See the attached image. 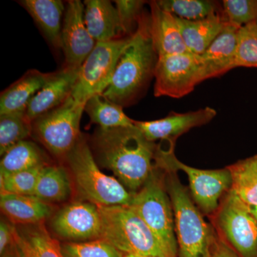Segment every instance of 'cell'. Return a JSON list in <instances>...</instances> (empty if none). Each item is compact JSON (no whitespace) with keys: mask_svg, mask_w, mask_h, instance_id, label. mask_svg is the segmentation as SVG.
<instances>
[{"mask_svg":"<svg viewBox=\"0 0 257 257\" xmlns=\"http://www.w3.org/2000/svg\"><path fill=\"white\" fill-rule=\"evenodd\" d=\"M249 210L257 221V207H249Z\"/></svg>","mask_w":257,"mask_h":257,"instance_id":"38","label":"cell"},{"mask_svg":"<svg viewBox=\"0 0 257 257\" xmlns=\"http://www.w3.org/2000/svg\"><path fill=\"white\" fill-rule=\"evenodd\" d=\"M174 215L178 257H213L215 233L204 220L175 172H165Z\"/></svg>","mask_w":257,"mask_h":257,"instance_id":"3","label":"cell"},{"mask_svg":"<svg viewBox=\"0 0 257 257\" xmlns=\"http://www.w3.org/2000/svg\"><path fill=\"white\" fill-rule=\"evenodd\" d=\"M84 111L89 115L92 123L104 130L130 127L135 125V120L125 114L123 106L109 101L102 94L89 98L84 105Z\"/></svg>","mask_w":257,"mask_h":257,"instance_id":"25","label":"cell"},{"mask_svg":"<svg viewBox=\"0 0 257 257\" xmlns=\"http://www.w3.org/2000/svg\"><path fill=\"white\" fill-rule=\"evenodd\" d=\"M175 143H169L167 149L158 145L155 167L165 172H184L188 177L194 202L203 212L212 215L219 208L222 198L231 189L229 170L227 167L221 170H199L184 165L175 156Z\"/></svg>","mask_w":257,"mask_h":257,"instance_id":"7","label":"cell"},{"mask_svg":"<svg viewBox=\"0 0 257 257\" xmlns=\"http://www.w3.org/2000/svg\"><path fill=\"white\" fill-rule=\"evenodd\" d=\"M51 225L57 236L72 242L101 239L100 213L90 202L67 204L56 213Z\"/></svg>","mask_w":257,"mask_h":257,"instance_id":"12","label":"cell"},{"mask_svg":"<svg viewBox=\"0 0 257 257\" xmlns=\"http://www.w3.org/2000/svg\"><path fill=\"white\" fill-rule=\"evenodd\" d=\"M123 257H152V256H143V255H138V254H123Z\"/></svg>","mask_w":257,"mask_h":257,"instance_id":"39","label":"cell"},{"mask_svg":"<svg viewBox=\"0 0 257 257\" xmlns=\"http://www.w3.org/2000/svg\"><path fill=\"white\" fill-rule=\"evenodd\" d=\"M31 69L7 88L0 96V114L25 112L29 103L52 76Z\"/></svg>","mask_w":257,"mask_h":257,"instance_id":"21","label":"cell"},{"mask_svg":"<svg viewBox=\"0 0 257 257\" xmlns=\"http://www.w3.org/2000/svg\"><path fill=\"white\" fill-rule=\"evenodd\" d=\"M222 15L228 25L240 29L257 22V0H224Z\"/></svg>","mask_w":257,"mask_h":257,"instance_id":"33","label":"cell"},{"mask_svg":"<svg viewBox=\"0 0 257 257\" xmlns=\"http://www.w3.org/2000/svg\"><path fill=\"white\" fill-rule=\"evenodd\" d=\"M154 77L155 96L183 97L203 82L200 56L187 52L158 57Z\"/></svg>","mask_w":257,"mask_h":257,"instance_id":"11","label":"cell"},{"mask_svg":"<svg viewBox=\"0 0 257 257\" xmlns=\"http://www.w3.org/2000/svg\"><path fill=\"white\" fill-rule=\"evenodd\" d=\"M48 164H43L30 170L17 172L12 175H0L1 194L33 195L42 170Z\"/></svg>","mask_w":257,"mask_h":257,"instance_id":"30","label":"cell"},{"mask_svg":"<svg viewBox=\"0 0 257 257\" xmlns=\"http://www.w3.org/2000/svg\"><path fill=\"white\" fill-rule=\"evenodd\" d=\"M18 231L13 224L2 219L0 222V254L6 252L17 243Z\"/></svg>","mask_w":257,"mask_h":257,"instance_id":"35","label":"cell"},{"mask_svg":"<svg viewBox=\"0 0 257 257\" xmlns=\"http://www.w3.org/2000/svg\"><path fill=\"white\" fill-rule=\"evenodd\" d=\"M157 2L162 10L176 18L189 21L204 20L222 13L220 5L209 0H159Z\"/></svg>","mask_w":257,"mask_h":257,"instance_id":"28","label":"cell"},{"mask_svg":"<svg viewBox=\"0 0 257 257\" xmlns=\"http://www.w3.org/2000/svg\"><path fill=\"white\" fill-rule=\"evenodd\" d=\"M157 60L150 35V15L143 14L102 95L115 104L127 105L154 77Z\"/></svg>","mask_w":257,"mask_h":257,"instance_id":"2","label":"cell"},{"mask_svg":"<svg viewBox=\"0 0 257 257\" xmlns=\"http://www.w3.org/2000/svg\"><path fill=\"white\" fill-rule=\"evenodd\" d=\"M30 226L17 234L18 244L29 256L64 257L60 242L51 236L43 224Z\"/></svg>","mask_w":257,"mask_h":257,"instance_id":"26","label":"cell"},{"mask_svg":"<svg viewBox=\"0 0 257 257\" xmlns=\"http://www.w3.org/2000/svg\"><path fill=\"white\" fill-rule=\"evenodd\" d=\"M101 239L122 254L171 257L143 219L130 206H98Z\"/></svg>","mask_w":257,"mask_h":257,"instance_id":"4","label":"cell"},{"mask_svg":"<svg viewBox=\"0 0 257 257\" xmlns=\"http://www.w3.org/2000/svg\"><path fill=\"white\" fill-rule=\"evenodd\" d=\"M19 245V244H18ZM19 247H20V254H21V257H30L28 256V254H27L25 252V251H24V250L23 249V248H22L21 247H20V245H19Z\"/></svg>","mask_w":257,"mask_h":257,"instance_id":"40","label":"cell"},{"mask_svg":"<svg viewBox=\"0 0 257 257\" xmlns=\"http://www.w3.org/2000/svg\"><path fill=\"white\" fill-rule=\"evenodd\" d=\"M176 18L187 50L197 55L207 50L227 25L222 13L197 21Z\"/></svg>","mask_w":257,"mask_h":257,"instance_id":"22","label":"cell"},{"mask_svg":"<svg viewBox=\"0 0 257 257\" xmlns=\"http://www.w3.org/2000/svg\"><path fill=\"white\" fill-rule=\"evenodd\" d=\"M69 172L62 166L47 165L42 170L34 197L46 203L62 202L72 194Z\"/></svg>","mask_w":257,"mask_h":257,"instance_id":"23","label":"cell"},{"mask_svg":"<svg viewBox=\"0 0 257 257\" xmlns=\"http://www.w3.org/2000/svg\"><path fill=\"white\" fill-rule=\"evenodd\" d=\"M239 29L226 28L200 56L202 81L220 77L235 68L234 60Z\"/></svg>","mask_w":257,"mask_h":257,"instance_id":"17","label":"cell"},{"mask_svg":"<svg viewBox=\"0 0 257 257\" xmlns=\"http://www.w3.org/2000/svg\"><path fill=\"white\" fill-rule=\"evenodd\" d=\"M231 174V189L243 203L257 207V155L228 166Z\"/></svg>","mask_w":257,"mask_h":257,"instance_id":"24","label":"cell"},{"mask_svg":"<svg viewBox=\"0 0 257 257\" xmlns=\"http://www.w3.org/2000/svg\"><path fill=\"white\" fill-rule=\"evenodd\" d=\"M47 164L46 157L36 144L25 140L2 156L0 175H9Z\"/></svg>","mask_w":257,"mask_h":257,"instance_id":"27","label":"cell"},{"mask_svg":"<svg viewBox=\"0 0 257 257\" xmlns=\"http://www.w3.org/2000/svg\"><path fill=\"white\" fill-rule=\"evenodd\" d=\"M213 257H241L217 234L214 236Z\"/></svg>","mask_w":257,"mask_h":257,"instance_id":"36","label":"cell"},{"mask_svg":"<svg viewBox=\"0 0 257 257\" xmlns=\"http://www.w3.org/2000/svg\"><path fill=\"white\" fill-rule=\"evenodd\" d=\"M2 212L13 224H42L52 215L53 207L34 196L5 194L0 196Z\"/></svg>","mask_w":257,"mask_h":257,"instance_id":"19","label":"cell"},{"mask_svg":"<svg viewBox=\"0 0 257 257\" xmlns=\"http://www.w3.org/2000/svg\"><path fill=\"white\" fill-rule=\"evenodd\" d=\"M216 115L215 109L206 106L187 113L172 112L166 117L153 121H135V125L150 141L166 140L175 143L181 135L210 122Z\"/></svg>","mask_w":257,"mask_h":257,"instance_id":"14","label":"cell"},{"mask_svg":"<svg viewBox=\"0 0 257 257\" xmlns=\"http://www.w3.org/2000/svg\"><path fill=\"white\" fill-rule=\"evenodd\" d=\"M84 20L88 31L96 42L121 38V27L116 7L108 0L84 2Z\"/></svg>","mask_w":257,"mask_h":257,"instance_id":"18","label":"cell"},{"mask_svg":"<svg viewBox=\"0 0 257 257\" xmlns=\"http://www.w3.org/2000/svg\"><path fill=\"white\" fill-rule=\"evenodd\" d=\"M64 257H123L114 246L103 239L64 243L61 244Z\"/></svg>","mask_w":257,"mask_h":257,"instance_id":"32","label":"cell"},{"mask_svg":"<svg viewBox=\"0 0 257 257\" xmlns=\"http://www.w3.org/2000/svg\"><path fill=\"white\" fill-rule=\"evenodd\" d=\"M84 3L67 2L62 29V50L67 68L79 69L96 46L84 20Z\"/></svg>","mask_w":257,"mask_h":257,"instance_id":"13","label":"cell"},{"mask_svg":"<svg viewBox=\"0 0 257 257\" xmlns=\"http://www.w3.org/2000/svg\"><path fill=\"white\" fill-rule=\"evenodd\" d=\"M216 233L241 257H257V221L231 189L211 215Z\"/></svg>","mask_w":257,"mask_h":257,"instance_id":"9","label":"cell"},{"mask_svg":"<svg viewBox=\"0 0 257 257\" xmlns=\"http://www.w3.org/2000/svg\"><path fill=\"white\" fill-rule=\"evenodd\" d=\"M92 143L99 163L111 170L133 194L143 187L155 170L158 145L147 140L135 125L99 128Z\"/></svg>","mask_w":257,"mask_h":257,"instance_id":"1","label":"cell"},{"mask_svg":"<svg viewBox=\"0 0 257 257\" xmlns=\"http://www.w3.org/2000/svg\"><path fill=\"white\" fill-rule=\"evenodd\" d=\"M32 134V122L25 112L0 114V155L21 142L27 140Z\"/></svg>","mask_w":257,"mask_h":257,"instance_id":"29","label":"cell"},{"mask_svg":"<svg viewBox=\"0 0 257 257\" xmlns=\"http://www.w3.org/2000/svg\"><path fill=\"white\" fill-rule=\"evenodd\" d=\"M150 32L158 57L188 52L181 33L177 18L159 6L150 3Z\"/></svg>","mask_w":257,"mask_h":257,"instance_id":"16","label":"cell"},{"mask_svg":"<svg viewBox=\"0 0 257 257\" xmlns=\"http://www.w3.org/2000/svg\"><path fill=\"white\" fill-rule=\"evenodd\" d=\"M84 104L69 96L60 106L32 121V134L49 152L65 160L82 136L80 121Z\"/></svg>","mask_w":257,"mask_h":257,"instance_id":"8","label":"cell"},{"mask_svg":"<svg viewBox=\"0 0 257 257\" xmlns=\"http://www.w3.org/2000/svg\"><path fill=\"white\" fill-rule=\"evenodd\" d=\"M114 3L119 16L122 36H131L138 28L139 22L144 14V5L146 2L140 0H117Z\"/></svg>","mask_w":257,"mask_h":257,"instance_id":"34","label":"cell"},{"mask_svg":"<svg viewBox=\"0 0 257 257\" xmlns=\"http://www.w3.org/2000/svg\"><path fill=\"white\" fill-rule=\"evenodd\" d=\"M1 257H21V254H20V247H19L18 241H17V243H15L13 247L10 248L9 250H8V251H7L5 253H3V255H1Z\"/></svg>","mask_w":257,"mask_h":257,"instance_id":"37","label":"cell"},{"mask_svg":"<svg viewBox=\"0 0 257 257\" xmlns=\"http://www.w3.org/2000/svg\"><path fill=\"white\" fill-rule=\"evenodd\" d=\"M76 188L88 202L98 206H130L133 193L114 177L103 173L96 164L92 149L81 136L65 159Z\"/></svg>","mask_w":257,"mask_h":257,"instance_id":"5","label":"cell"},{"mask_svg":"<svg viewBox=\"0 0 257 257\" xmlns=\"http://www.w3.org/2000/svg\"><path fill=\"white\" fill-rule=\"evenodd\" d=\"M30 15L47 41L62 49V29L66 8L60 0H23L19 2Z\"/></svg>","mask_w":257,"mask_h":257,"instance_id":"20","label":"cell"},{"mask_svg":"<svg viewBox=\"0 0 257 257\" xmlns=\"http://www.w3.org/2000/svg\"><path fill=\"white\" fill-rule=\"evenodd\" d=\"M234 67L257 68V22L238 31Z\"/></svg>","mask_w":257,"mask_h":257,"instance_id":"31","label":"cell"},{"mask_svg":"<svg viewBox=\"0 0 257 257\" xmlns=\"http://www.w3.org/2000/svg\"><path fill=\"white\" fill-rule=\"evenodd\" d=\"M162 170L155 167L138 192L133 194L130 207L146 223L171 257H178L173 207Z\"/></svg>","mask_w":257,"mask_h":257,"instance_id":"6","label":"cell"},{"mask_svg":"<svg viewBox=\"0 0 257 257\" xmlns=\"http://www.w3.org/2000/svg\"><path fill=\"white\" fill-rule=\"evenodd\" d=\"M79 69L67 68L52 72L44 87L29 103L25 114L30 121L48 112L67 100L72 94L79 75Z\"/></svg>","mask_w":257,"mask_h":257,"instance_id":"15","label":"cell"},{"mask_svg":"<svg viewBox=\"0 0 257 257\" xmlns=\"http://www.w3.org/2000/svg\"><path fill=\"white\" fill-rule=\"evenodd\" d=\"M131 37L132 35L96 42L79 68L78 78L71 94L74 100L85 105L89 98L104 92L110 84L118 62Z\"/></svg>","mask_w":257,"mask_h":257,"instance_id":"10","label":"cell"}]
</instances>
